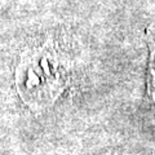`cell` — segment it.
<instances>
[{
  "label": "cell",
  "mask_w": 155,
  "mask_h": 155,
  "mask_svg": "<svg viewBox=\"0 0 155 155\" xmlns=\"http://www.w3.org/2000/svg\"><path fill=\"white\" fill-rule=\"evenodd\" d=\"M71 61L54 38L28 48L16 67L19 98L32 111H43L56 102L70 81Z\"/></svg>",
  "instance_id": "cell-1"
},
{
  "label": "cell",
  "mask_w": 155,
  "mask_h": 155,
  "mask_svg": "<svg viewBox=\"0 0 155 155\" xmlns=\"http://www.w3.org/2000/svg\"><path fill=\"white\" fill-rule=\"evenodd\" d=\"M147 44L150 49L149 54V71H147V83L146 92L150 101L155 106V38L151 34H147Z\"/></svg>",
  "instance_id": "cell-2"
},
{
  "label": "cell",
  "mask_w": 155,
  "mask_h": 155,
  "mask_svg": "<svg viewBox=\"0 0 155 155\" xmlns=\"http://www.w3.org/2000/svg\"><path fill=\"white\" fill-rule=\"evenodd\" d=\"M107 155H111V154H107ZM114 155H120V154H114Z\"/></svg>",
  "instance_id": "cell-3"
}]
</instances>
